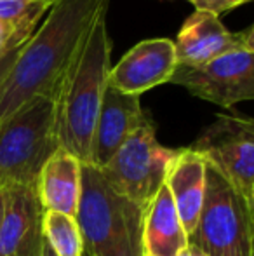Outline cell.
<instances>
[{
	"label": "cell",
	"mask_w": 254,
	"mask_h": 256,
	"mask_svg": "<svg viewBox=\"0 0 254 256\" xmlns=\"http://www.w3.org/2000/svg\"><path fill=\"white\" fill-rule=\"evenodd\" d=\"M103 0H54L45 21L17 51L0 82V122L35 98L54 100Z\"/></svg>",
	"instance_id": "6da1fadb"
},
{
	"label": "cell",
	"mask_w": 254,
	"mask_h": 256,
	"mask_svg": "<svg viewBox=\"0 0 254 256\" xmlns=\"http://www.w3.org/2000/svg\"><path fill=\"white\" fill-rule=\"evenodd\" d=\"M110 0H103L80 48L64 70L54 96V129L59 148L87 164L96 118L112 68V38L106 26Z\"/></svg>",
	"instance_id": "7a4b0ae2"
},
{
	"label": "cell",
	"mask_w": 254,
	"mask_h": 256,
	"mask_svg": "<svg viewBox=\"0 0 254 256\" xmlns=\"http://www.w3.org/2000/svg\"><path fill=\"white\" fill-rule=\"evenodd\" d=\"M145 208L115 192L91 164H82L77 225L84 256H145Z\"/></svg>",
	"instance_id": "3957f363"
},
{
	"label": "cell",
	"mask_w": 254,
	"mask_h": 256,
	"mask_svg": "<svg viewBox=\"0 0 254 256\" xmlns=\"http://www.w3.org/2000/svg\"><path fill=\"white\" fill-rule=\"evenodd\" d=\"M59 148L54 102L35 98L0 122V190L33 186L45 160Z\"/></svg>",
	"instance_id": "277c9868"
},
{
	"label": "cell",
	"mask_w": 254,
	"mask_h": 256,
	"mask_svg": "<svg viewBox=\"0 0 254 256\" xmlns=\"http://www.w3.org/2000/svg\"><path fill=\"white\" fill-rule=\"evenodd\" d=\"M253 211L216 169L206 166L202 209L190 242L209 256H253Z\"/></svg>",
	"instance_id": "5b68a950"
},
{
	"label": "cell",
	"mask_w": 254,
	"mask_h": 256,
	"mask_svg": "<svg viewBox=\"0 0 254 256\" xmlns=\"http://www.w3.org/2000/svg\"><path fill=\"white\" fill-rule=\"evenodd\" d=\"M174 154L176 150L160 145L155 126L148 122L132 132L99 171L115 192L146 208L162 188Z\"/></svg>",
	"instance_id": "8992f818"
},
{
	"label": "cell",
	"mask_w": 254,
	"mask_h": 256,
	"mask_svg": "<svg viewBox=\"0 0 254 256\" xmlns=\"http://www.w3.org/2000/svg\"><path fill=\"white\" fill-rule=\"evenodd\" d=\"M254 208V122L218 115L190 146Z\"/></svg>",
	"instance_id": "52a82bcc"
},
{
	"label": "cell",
	"mask_w": 254,
	"mask_h": 256,
	"mask_svg": "<svg viewBox=\"0 0 254 256\" xmlns=\"http://www.w3.org/2000/svg\"><path fill=\"white\" fill-rule=\"evenodd\" d=\"M171 84L221 108L254 98V49H235L200 66H176Z\"/></svg>",
	"instance_id": "ba28073f"
},
{
	"label": "cell",
	"mask_w": 254,
	"mask_h": 256,
	"mask_svg": "<svg viewBox=\"0 0 254 256\" xmlns=\"http://www.w3.org/2000/svg\"><path fill=\"white\" fill-rule=\"evenodd\" d=\"M173 42L178 66H200L235 49H254V26L230 32L218 16L195 10Z\"/></svg>",
	"instance_id": "9c48e42d"
},
{
	"label": "cell",
	"mask_w": 254,
	"mask_h": 256,
	"mask_svg": "<svg viewBox=\"0 0 254 256\" xmlns=\"http://www.w3.org/2000/svg\"><path fill=\"white\" fill-rule=\"evenodd\" d=\"M176 66V49L171 38H146L129 49L119 63L112 64L108 84L120 92L141 96L169 82Z\"/></svg>",
	"instance_id": "30bf717a"
},
{
	"label": "cell",
	"mask_w": 254,
	"mask_h": 256,
	"mask_svg": "<svg viewBox=\"0 0 254 256\" xmlns=\"http://www.w3.org/2000/svg\"><path fill=\"white\" fill-rule=\"evenodd\" d=\"M0 256H42L44 232L42 209L33 186H9L2 190Z\"/></svg>",
	"instance_id": "8fae6325"
},
{
	"label": "cell",
	"mask_w": 254,
	"mask_h": 256,
	"mask_svg": "<svg viewBox=\"0 0 254 256\" xmlns=\"http://www.w3.org/2000/svg\"><path fill=\"white\" fill-rule=\"evenodd\" d=\"M148 122L152 120L143 110L139 96L120 92L108 84L96 118L87 164L103 168L129 136Z\"/></svg>",
	"instance_id": "7c38bea8"
},
{
	"label": "cell",
	"mask_w": 254,
	"mask_h": 256,
	"mask_svg": "<svg viewBox=\"0 0 254 256\" xmlns=\"http://www.w3.org/2000/svg\"><path fill=\"white\" fill-rule=\"evenodd\" d=\"M206 166V160L188 146L176 150L166 171L164 185L173 197L174 208L188 239L195 232L202 209Z\"/></svg>",
	"instance_id": "4fadbf2b"
},
{
	"label": "cell",
	"mask_w": 254,
	"mask_h": 256,
	"mask_svg": "<svg viewBox=\"0 0 254 256\" xmlns=\"http://www.w3.org/2000/svg\"><path fill=\"white\" fill-rule=\"evenodd\" d=\"M82 162L75 155L58 148L45 160L35 183V194L44 211L77 214L80 199Z\"/></svg>",
	"instance_id": "5bb4252c"
},
{
	"label": "cell",
	"mask_w": 254,
	"mask_h": 256,
	"mask_svg": "<svg viewBox=\"0 0 254 256\" xmlns=\"http://www.w3.org/2000/svg\"><path fill=\"white\" fill-rule=\"evenodd\" d=\"M190 244L166 185L145 208L143 250L150 256H178Z\"/></svg>",
	"instance_id": "9a60e30c"
},
{
	"label": "cell",
	"mask_w": 254,
	"mask_h": 256,
	"mask_svg": "<svg viewBox=\"0 0 254 256\" xmlns=\"http://www.w3.org/2000/svg\"><path fill=\"white\" fill-rule=\"evenodd\" d=\"M42 232L54 256H84L82 234L73 216L44 211Z\"/></svg>",
	"instance_id": "2e32d148"
},
{
	"label": "cell",
	"mask_w": 254,
	"mask_h": 256,
	"mask_svg": "<svg viewBox=\"0 0 254 256\" xmlns=\"http://www.w3.org/2000/svg\"><path fill=\"white\" fill-rule=\"evenodd\" d=\"M54 0H0V21L16 26L26 35H33L35 26L49 12Z\"/></svg>",
	"instance_id": "e0dca14e"
},
{
	"label": "cell",
	"mask_w": 254,
	"mask_h": 256,
	"mask_svg": "<svg viewBox=\"0 0 254 256\" xmlns=\"http://www.w3.org/2000/svg\"><path fill=\"white\" fill-rule=\"evenodd\" d=\"M30 37L31 35L23 34V32H19L12 24L5 23V21H0V61L9 52L16 51L23 44H26Z\"/></svg>",
	"instance_id": "ac0fdd59"
},
{
	"label": "cell",
	"mask_w": 254,
	"mask_h": 256,
	"mask_svg": "<svg viewBox=\"0 0 254 256\" xmlns=\"http://www.w3.org/2000/svg\"><path fill=\"white\" fill-rule=\"evenodd\" d=\"M188 2L195 7V10H204V12L214 14L220 18L221 14L230 12V10L246 6L253 0H188Z\"/></svg>",
	"instance_id": "d6986e66"
},
{
	"label": "cell",
	"mask_w": 254,
	"mask_h": 256,
	"mask_svg": "<svg viewBox=\"0 0 254 256\" xmlns=\"http://www.w3.org/2000/svg\"><path fill=\"white\" fill-rule=\"evenodd\" d=\"M17 51H19V49H16V51L9 52L5 58H3L2 61H0V82H2V78L5 77V75H7V72L10 70V66H12V64H14V61H16Z\"/></svg>",
	"instance_id": "ffe728a7"
},
{
	"label": "cell",
	"mask_w": 254,
	"mask_h": 256,
	"mask_svg": "<svg viewBox=\"0 0 254 256\" xmlns=\"http://www.w3.org/2000/svg\"><path fill=\"white\" fill-rule=\"evenodd\" d=\"M178 256H209V254H206L202 250H199V248H197L195 244H192V242H190V244H188V246L185 248V250L181 251V253L178 254Z\"/></svg>",
	"instance_id": "44dd1931"
},
{
	"label": "cell",
	"mask_w": 254,
	"mask_h": 256,
	"mask_svg": "<svg viewBox=\"0 0 254 256\" xmlns=\"http://www.w3.org/2000/svg\"><path fill=\"white\" fill-rule=\"evenodd\" d=\"M42 256H54L52 254V251H51V248L47 246V242L44 240V250H42Z\"/></svg>",
	"instance_id": "7402d4cb"
},
{
	"label": "cell",
	"mask_w": 254,
	"mask_h": 256,
	"mask_svg": "<svg viewBox=\"0 0 254 256\" xmlns=\"http://www.w3.org/2000/svg\"><path fill=\"white\" fill-rule=\"evenodd\" d=\"M2 209H3V197H2V190H0V220H2Z\"/></svg>",
	"instance_id": "603a6c76"
},
{
	"label": "cell",
	"mask_w": 254,
	"mask_h": 256,
	"mask_svg": "<svg viewBox=\"0 0 254 256\" xmlns=\"http://www.w3.org/2000/svg\"><path fill=\"white\" fill-rule=\"evenodd\" d=\"M145 256H150V254H145Z\"/></svg>",
	"instance_id": "cb8c5ba5"
}]
</instances>
